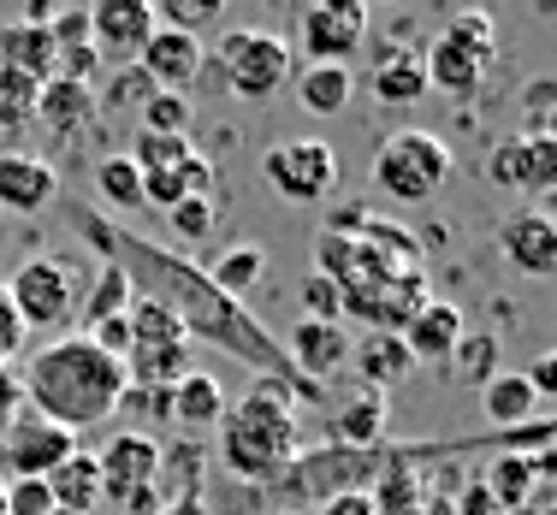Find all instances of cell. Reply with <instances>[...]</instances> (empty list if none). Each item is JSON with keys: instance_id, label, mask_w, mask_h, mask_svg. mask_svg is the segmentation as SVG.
<instances>
[{"instance_id": "cell-1", "label": "cell", "mask_w": 557, "mask_h": 515, "mask_svg": "<svg viewBox=\"0 0 557 515\" xmlns=\"http://www.w3.org/2000/svg\"><path fill=\"white\" fill-rule=\"evenodd\" d=\"M72 226L84 231L101 255H108V267L125 273L131 297L161 302L172 321L184 326V338H202V343H214V350L237 355V362H249L261 374V386H273L285 403L290 398L321 403V386L297 379V367L285 362V350L273 343L268 326H261L244 302H232L225 290H214V279H208L202 267L178 261L172 249H154V243H143V237H131L125 226H113L101 208H72Z\"/></svg>"}, {"instance_id": "cell-2", "label": "cell", "mask_w": 557, "mask_h": 515, "mask_svg": "<svg viewBox=\"0 0 557 515\" xmlns=\"http://www.w3.org/2000/svg\"><path fill=\"white\" fill-rule=\"evenodd\" d=\"M18 379H24V409L65 432L101 427L119 409V398H125V367L108 350H96L84 332L42 343Z\"/></svg>"}, {"instance_id": "cell-3", "label": "cell", "mask_w": 557, "mask_h": 515, "mask_svg": "<svg viewBox=\"0 0 557 515\" xmlns=\"http://www.w3.org/2000/svg\"><path fill=\"white\" fill-rule=\"evenodd\" d=\"M302 456V427H297V409L278 398L273 386H256L249 398L225 403L220 420V462L232 480L244 486H268L290 462Z\"/></svg>"}, {"instance_id": "cell-4", "label": "cell", "mask_w": 557, "mask_h": 515, "mask_svg": "<svg viewBox=\"0 0 557 515\" xmlns=\"http://www.w3.org/2000/svg\"><path fill=\"white\" fill-rule=\"evenodd\" d=\"M7 297H12V314H18L24 338L48 332V343H54V338H72V326H77V309H84V273H77L65 255H30L18 273H12Z\"/></svg>"}, {"instance_id": "cell-5", "label": "cell", "mask_w": 557, "mask_h": 515, "mask_svg": "<svg viewBox=\"0 0 557 515\" xmlns=\"http://www.w3.org/2000/svg\"><path fill=\"white\" fill-rule=\"evenodd\" d=\"M421 65H428V89H445V96L469 101L481 96V84L498 65V24L486 12H457L428 48H421Z\"/></svg>"}, {"instance_id": "cell-6", "label": "cell", "mask_w": 557, "mask_h": 515, "mask_svg": "<svg viewBox=\"0 0 557 515\" xmlns=\"http://www.w3.org/2000/svg\"><path fill=\"white\" fill-rule=\"evenodd\" d=\"M125 326H131V343L125 355H119V367H125V386H149V391H172L190 367H184V355H190V338H184V326L172 321L161 302H131L125 309Z\"/></svg>"}, {"instance_id": "cell-7", "label": "cell", "mask_w": 557, "mask_h": 515, "mask_svg": "<svg viewBox=\"0 0 557 515\" xmlns=\"http://www.w3.org/2000/svg\"><path fill=\"white\" fill-rule=\"evenodd\" d=\"M450 142L433 130H392L374 149V190L392 202H428L433 190H445L450 178Z\"/></svg>"}, {"instance_id": "cell-8", "label": "cell", "mask_w": 557, "mask_h": 515, "mask_svg": "<svg viewBox=\"0 0 557 515\" xmlns=\"http://www.w3.org/2000/svg\"><path fill=\"white\" fill-rule=\"evenodd\" d=\"M214 65L237 101H273L290 84V42L278 30H225L214 42Z\"/></svg>"}, {"instance_id": "cell-9", "label": "cell", "mask_w": 557, "mask_h": 515, "mask_svg": "<svg viewBox=\"0 0 557 515\" xmlns=\"http://www.w3.org/2000/svg\"><path fill=\"white\" fill-rule=\"evenodd\" d=\"M261 178L273 184L285 202H326L338 190V154L321 137H285L261 154Z\"/></svg>"}, {"instance_id": "cell-10", "label": "cell", "mask_w": 557, "mask_h": 515, "mask_svg": "<svg viewBox=\"0 0 557 515\" xmlns=\"http://www.w3.org/2000/svg\"><path fill=\"white\" fill-rule=\"evenodd\" d=\"M486 184L516 196H552L557 190V137H534V130H510L486 154Z\"/></svg>"}, {"instance_id": "cell-11", "label": "cell", "mask_w": 557, "mask_h": 515, "mask_svg": "<svg viewBox=\"0 0 557 515\" xmlns=\"http://www.w3.org/2000/svg\"><path fill=\"white\" fill-rule=\"evenodd\" d=\"M297 36L309 65H350V54L368 36V7L362 0H321L297 18Z\"/></svg>"}, {"instance_id": "cell-12", "label": "cell", "mask_w": 557, "mask_h": 515, "mask_svg": "<svg viewBox=\"0 0 557 515\" xmlns=\"http://www.w3.org/2000/svg\"><path fill=\"white\" fill-rule=\"evenodd\" d=\"M72 451H77V432H65V427H54V420L30 415V409L0 432V462L12 468V480H48V474H54Z\"/></svg>"}, {"instance_id": "cell-13", "label": "cell", "mask_w": 557, "mask_h": 515, "mask_svg": "<svg viewBox=\"0 0 557 515\" xmlns=\"http://www.w3.org/2000/svg\"><path fill=\"white\" fill-rule=\"evenodd\" d=\"M96 474H101V498H113L119 510L131 498L154 492V474H161V439L154 432H113L108 451L96 456Z\"/></svg>"}, {"instance_id": "cell-14", "label": "cell", "mask_w": 557, "mask_h": 515, "mask_svg": "<svg viewBox=\"0 0 557 515\" xmlns=\"http://www.w3.org/2000/svg\"><path fill=\"white\" fill-rule=\"evenodd\" d=\"M89 12V42H96V60L113 65H137V54L154 36V7L149 0H101Z\"/></svg>"}, {"instance_id": "cell-15", "label": "cell", "mask_w": 557, "mask_h": 515, "mask_svg": "<svg viewBox=\"0 0 557 515\" xmlns=\"http://www.w3.org/2000/svg\"><path fill=\"white\" fill-rule=\"evenodd\" d=\"M498 255L510 261V273L522 279H552L557 273V219L546 208H522L498 226Z\"/></svg>"}, {"instance_id": "cell-16", "label": "cell", "mask_w": 557, "mask_h": 515, "mask_svg": "<svg viewBox=\"0 0 557 515\" xmlns=\"http://www.w3.org/2000/svg\"><path fill=\"white\" fill-rule=\"evenodd\" d=\"M202 65H208V42L178 36V30H166V24H154L149 48L137 54V72L149 77L154 89H166V96H190V84L202 77Z\"/></svg>"}, {"instance_id": "cell-17", "label": "cell", "mask_w": 557, "mask_h": 515, "mask_svg": "<svg viewBox=\"0 0 557 515\" xmlns=\"http://www.w3.org/2000/svg\"><path fill=\"white\" fill-rule=\"evenodd\" d=\"M278 350L297 367V379H309L321 391L338 367H350V332H344V321H297V332L278 343Z\"/></svg>"}, {"instance_id": "cell-18", "label": "cell", "mask_w": 557, "mask_h": 515, "mask_svg": "<svg viewBox=\"0 0 557 515\" xmlns=\"http://www.w3.org/2000/svg\"><path fill=\"white\" fill-rule=\"evenodd\" d=\"M462 332H469V326H462V309H457V302H433V297L421 302V309L409 314L404 326H397L409 362H428V367H445Z\"/></svg>"}, {"instance_id": "cell-19", "label": "cell", "mask_w": 557, "mask_h": 515, "mask_svg": "<svg viewBox=\"0 0 557 515\" xmlns=\"http://www.w3.org/2000/svg\"><path fill=\"white\" fill-rule=\"evenodd\" d=\"M60 196V178L42 154H24V149H0V208L7 214H36Z\"/></svg>"}, {"instance_id": "cell-20", "label": "cell", "mask_w": 557, "mask_h": 515, "mask_svg": "<svg viewBox=\"0 0 557 515\" xmlns=\"http://www.w3.org/2000/svg\"><path fill=\"white\" fill-rule=\"evenodd\" d=\"M368 89H374L380 108H416L428 96V65H421V48L397 42L386 48L374 65H368Z\"/></svg>"}, {"instance_id": "cell-21", "label": "cell", "mask_w": 557, "mask_h": 515, "mask_svg": "<svg viewBox=\"0 0 557 515\" xmlns=\"http://www.w3.org/2000/svg\"><path fill=\"white\" fill-rule=\"evenodd\" d=\"M48 36H54V60H60V77H72V84H89L96 89V42H89V12L84 7H54V18H48Z\"/></svg>"}, {"instance_id": "cell-22", "label": "cell", "mask_w": 557, "mask_h": 515, "mask_svg": "<svg viewBox=\"0 0 557 515\" xmlns=\"http://www.w3.org/2000/svg\"><path fill=\"white\" fill-rule=\"evenodd\" d=\"M0 65L7 72H24L36 77V84H48V77H60V60H54V36H48V24H0Z\"/></svg>"}, {"instance_id": "cell-23", "label": "cell", "mask_w": 557, "mask_h": 515, "mask_svg": "<svg viewBox=\"0 0 557 515\" xmlns=\"http://www.w3.org/2000/svg\"><path fill=\"white\" fill-rule=\"evenodd\" d=\"M350 367L362 374V391H380L386 398L392 386H404L409 379V350H404V338L397 332H368L362 343H350Z\"/></svg>"}, {"instance_id": "cell-24", "label": "cell", "mask_w": 557, "mask_h": 515, "mask_svg": "<svg viewBox=\"0 0 557 515\" xmlns=\"http://www.w3.org/2000/svg\"><path fill=\"white\" fill-rule=\"evenodd\" d=\"M89 118H96V89L72 84V77H48L36 96V125H48L54 137H77Z\"/></svg>"}, {"instance_id": "cell-25", "label": "cell", "mask_w": 557, "mask_h": 515, "mask_svg": "<svg viewBox=\"0 0 557 515\" xmlns=\"http://www.w3.org/2000/svg\"><path fill=\"white\" fill-rule=\"evenodd\" d=\"M333 444L338 451H380L386 444V398L380 391H356L350 403L333 409Z\"/></svg>"}, {"instance_id": "cell-26", "label": "cell", "mask_w": 557, "mask_h": 515, "mask_svg": "<svg viewBox=\"0 0 557 515\" xmlns=\"http://www.w3.org/2000/svg\"><path fill=\"white\" fill-rule=\"evenodd\" d=\"M48 498H54V515H96L101 510V474H96V456L72 451L48 474Z\"/></svg>"}, {"instance_id": "cell-27", "label": "cell", "mask_w": 557, "mask_h": 515, "mask_svg": "<svg viewBox=\"0 0 557 515\" xmlns=\"http://www.w3.org/2000/svg\"><path fill=\"white\" fill-rule=\"evenodd\" d=\"M225 420V386L214 374H184L178 386H172V427H184V432H208V427H220Z\"/></svg>"}, {"instance_id": "cell-28", "label": "cell", "mask_w": 557, "mask_h": 515, "mask_svg": "<svg viewBox=\"0 0 557 515\" xmlns=\"http://www.w3.org/2000/svg\"><path fill=\"white\" fill-rule=\"evenodd\" d=\"M481 415L493 420L498 432H516V427H528V420H540V398L522 374H498L481 386Z\"/></svg>"}, {"instance_id": "cell-29", "label": "cell", "mask_w": 557, "mask_h": 515, "mask_svg": "<svg viewBox=\"0 0 557 515\" xmlns=\"http://www.w3.org/2000/svg\"><path fill=\"white\" fill-rule=\"evenodd\" d=\"M208 486V451L196 439L184 444H161V474H154V492L166 498H202Z\"/></svg>"}, {"instance_id": "cell-30", "label": "cell", "mask_w": 557, "mask_h": 515, "mask_svg": "<svg viewBox=\"0 0 557 515\" xmlns=\"http://www.w3.org/2000/svg\"><path fill=\"white\" fill-rule=\"evenodd\" d=\"M297 108L321 113V118L344 113L350 108V65H309V72L297 77Z\"/></svg>"}, {"instance_id": "cell-31", "label": "cell", "mask_w": 557, "mask_h": 515, "mask_svg": "<svg viewBox=\"0 0 557 515\" xmlns=\"http://www.w3.org/2000/svg\"><path fill=\"white\" fill-rule=\"evenodd\" d=\"M202 273L214 279V290H225L232 302H244V290H249V285H261V273H268V249H256V243L225 249L214 267H202Z\"/></svg>"}, {"instance_id": "cell-32", "label": "cell", "mask_w": 557, "mask_h": 515, "mask_svg": "<svg viewBox=\"0 0 557 515\" xmlns=\"http://www.w3.org/2000/svg\"><path fill=\"white\" fill-rule=\"evenodd\" d=\"M131 302H137V297H131L125 273H119V267H101V279L84 285V309H77V321H84V332H96L101 321H119Z\"/></svg>"}, {"instance_id": "cell-33", "label": "cell", "mask_w": 557, "mask_h": 515, "mask_svg": "<svg viewBox=\"0 0 557 515\" xmlns=\"http://www.w3.org/2000/svg\"><path fill=\"white\" fill-rule=\"evenodd\" d=\"M96 190L101 202L119 208V214H143V172L125 161V154H108V161H96Z\"/></svg>"}, {"instance_id": "cell-34", "label": "cell", "mask_w": 557, "mask_h": 515, "mask_svg": "<svg viewBox=\"0 0 557 515\" xmlns=\"http://www.w3.org/2000/svg\"><path fill=\"white\" fill-rule=\"evenodd\" d=\"M498 355H504V350H498V332H462L445 367H457V374L469 379V386H486V379H498V374H504Z\"/></svg>"}, {"instance_id": "cell-35", "label": "cell", "mask_w": 557, "mask_h": 515, "mask_svg": "<svg viewBox=\"0 0 557 515\" xmlns=\"http://www.w3.org/2000/svg\"><path fill=\"white\" fill-rule=\"evenodd\" d=\"M154 24H166V30L202 42V30H220L225 24V7L220 0H166V7H154Z\"/></svg>"}, {"instance_id": "cell-36", "label": "cell", "mask_w": 557, "mask_h": 515, "mask_svg": "<svg viewBox=\"0 0 557 515\" xmlns=\"http://www.w3.org/2000/svg\"><path fill=\"white\" fill-rule=\"evenodd\" d=\"M36 96H42V84H36V77L7 72V65H0V130L36 125Z\"/></svg>"}, {"instance_id": "cell-37", "label": "cell", "mask_w": 557, "mask_h": 515, "mask_svg": "<svg viewBox=\"0 0 557 515\" xmlns=\"http://www.w3.org/2000/svg\"><path fill=\"white\" fill-rule=\"evenodd\" d=\"M137 113H143V130H149V137H184V130H190V118H196V101L154 89V96L143 101Z\"/></svg>"}, {"instance_id": "cell-38", "label": "cell", "mask_w": 557, "mask_h": 515, "mask_svg": "<svg viewBox=\"0 0 557 515\" xmlns=\"http://www.w3.org/2000/svg\"><path fill=\"white\" fill-rule=\"evenodd\" d=\"M190 137H149V130H137L131 137V149H125V161L137 166V172H172L178 161H190Z\"/></svg>"}, {"instance_id": "cell-39", "label": "cell", "mask_w": 557, "mask_h": 515, "mask_svg": "<svg viewBox=\"0 0 557 515\" xmlns=\"http://www.w3.org/2000/svg\"><path fill=\"white\" fill-rule=\"evenodd\" d=\"M149 96H154V84L137 72V65H113L108 84L96 89V108H143Z\"/></svg>"}, {"instance_id": "cell-40", "label": "cell", "mask_w": 557, "mask_h": 515, "mask_svg": "<svg viewBox=\"0 0 557 515\" xmlns=\"http://www.w3.org/2000/svg\"><path fill=\"white\" fill-rule=\"evenodd\" d=\"M214 196H196V202H178V208H172V214H166V226H172V237H178V243L184 249H190V243H202V237H214Z\"/></svg>"}, {"instance_id": "cell-41", "label": "cell", "mask_w": 557, "mask_h": 515, "mask_svg": "<svg viewBox=\"0 0 557 515\" xmlns=\"http://www.w3.org/2000/svg\"><path fill=\"white\" fill-rule=\"evenodd\" d=\"M125 415H137L143 427H172V391H149V386H125V398H119ZM131 427V432H143Z\"/></svg>"}, {"instance_id": "cell-42", "label": "cell", "mask_w": 557, "mask_h": 515, "mask_svg": "<svg viewBox=\"0 0 557 515\" xmlns=\"http://www.w3.org/2000/svg\"><path fill=\"white\" fill-rule=\"evenodd\" d=\"M302 321H344L338 285L326 279V273H309V279H302Z\"/></svg>"}, {"instance_id": "cell-43", "label": "cell", "mask_w": 557, "mask_h": 515, "mask_svg": "<svg viewBox=\"0 0 557 515\" xmlns=\"http://www.w3.org/2000/svg\"><path fill=\"white\" fill-rule=\"evenodd\" d=\"M7 515H54V498L42 480H7Z\"/></svg>"}, {"instance_id": "cell-44", "label": "cell", "mask_w": 557, "mask_h": 515, "mask_svg": "<svg viewBox=\"0 0 557 515\" xmlns=\"http://www.w3.org/2000/svg\"><path fill=\"white\" fill-rule=\"evenodd\" d=\"M522 108H528V125H522V130H534V137H552V77H534V84H528Z\"/></svg>"}, {"instance_id": "cell-45", "label": "cell", "mask_w": 557, "mask_h": 515, "mask_svg": "<svg viewBox=\"0 0 557 515\" xmlns=\"http://www.w3.org/2000/svg\"><path fill=\"white\" fill-rule=\"evenodd\" d=\"M18 350H24V326H18V314H12L7 285H0V367L18 362Z\"/></svg>"}, {"instance_id": "cell-46", "label": "cell", "mask_w": 557, "mask_h": 515, "mask_svg": "<svg viewBox=\"0 0 557 515\" xmlns=\"http://www.w3.org/2000/svg\"><path fill=\"white\" fill-rule=\"evenodd\" d=\"M18 415H24V379H18V367H0V432Z\"/></svg>"}, {"instance_id": "cell-47", "label": "cell", "mask_w": 557, "mask_h": 515, "mask_svg": "<svg viewBox=\"0 0 557 515\" xmlns=\"http://www.w3.org/2000/svg\"><path fill=\"white\" fill-rule=\"evenodd\" d=\"M450 510H457V515H498L493 492H486V486H481V474H474V480L462 486V492H450Z\"/></svg>"}, {"instance_id": "cell-48", "label": "cell", "mask_w": 557, "mask_h": 515, "mask_svg": "<svg viewBox=\"0 0 557 515\" xmlns=\"http://www.w3.org/2000/svg\"><path fill=\"white\" fill-rule=\"evenodd\" d=\"M314 515H380V510L368 492H338V498H326V504H314Z\"/></svg>"}, {"instance_id": "cell-49", "label": "cell", "mask_w": 557, "mask_h": 515, "mask_svg": "<svg viewBox=\"0 0 557 515\" xmlns=\"http://www.w3.org/2000/svg\"><path fill=\"white\" fill-rule=\"evenodd\" d=\"M522 379H528V386H534V398H540V403H546V398H552V391H557V355H540V362H534V367H528V374H522Z\"/></svg>"}, {"instance_id": "cell-50", "label": "cell", "mask_w": 557, "mask_h": 515, "mask_svg": "<svg viewBox=\"0 0 557 515\" xmlns=\"http://www.w3.org/2000/svg\"><path fill=\"white\" fill-rule=\"evenodd\" d=\"M154 515H208V498H166Z\"/></svg>"}, {"instance_id": "cell-51", "label": "cell", "mask_w": 557, "mask_h": 515, "mask_svg": "<svg viewBox=\"0 0 557 515\" xmlns=\"http://www.w3.org/2000/svg\"><path fill=\"white\" fill-rule=\"evenodd\" d=\"M0 515H7V480H0Z\"/></svg>"}]
</instances>
